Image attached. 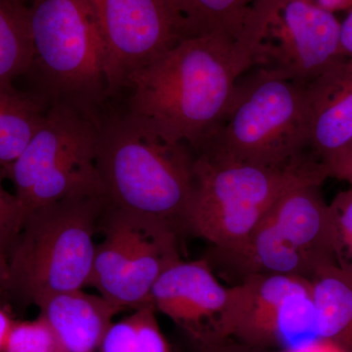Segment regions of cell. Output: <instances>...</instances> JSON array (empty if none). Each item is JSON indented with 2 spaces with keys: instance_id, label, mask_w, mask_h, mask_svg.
I'll use <instances>...</instances> for the list:
<instances>
[{
  "instance_id": "1",
  "label": "cell",
  "mask_w": 352,
  "mask_h": 352,
  "mask_svg": "<svg viewBox=\"0 0 352 352\" xmlns=\"http://www.w3.org/2000/svg\"><path fill=\"white\" fill-rule=\"evenodd\" d=\"M252 68L251 51L242 39L191 36L131 76L124 108L164 138L195 151L223 117L240 78Z\"/></svg>"
},
{
  "instance_id": "2",
  "label": "cell",
  "mask_w": 352,
  "mask_h": 352,
  "mask_svg": "<svg viewBox=\"0 0 352 352\" xmlns=\"http://www.w3.org/2000/svg\"><path fill=\"white\" fill-rule=\"evenodd\" d=\"M97 170L110 207L143 215L187 235L194 153L147 122L110 105L97 118Z\"/></svg>"
},
{
  "instance_id": "3",
  "label": "cell",
  "mask_w": 352,
  "mask_h": 352,
  "mask_svg": "<svg viewBox=\"0 0 352 352\" xmlns=\"http://www.w3.org/2000/svg\"><path fill=\"white\" fill-rule=\"evenodd\" d=\"M32 94L97 118L111 101L107 51L87 0H32Z\"/></svg>"
},
{
  "instance_id": "4",
  "label": "cell",
  "mask_w": 352,
  "mask_h": 352,
  "mask_svg": "<svg viewBox=\"0 0 352 352\" xmlns=\"http://www.w3.org/2000/svg\"><path fill=\"white\" fill-rule=\"evenodd\" d=\"M105 196L78 195L25 215L7 252V292L38 305L51 296L83 289L94 267Z\"/></svg>"
},
{
  "instance_id": "5",
  "label": "cell",
  "mask_w": 352,
  "mask_h": 352,
  "mask_svg": "<svg viewBox=\"0 0 352 352\" xmlns=\"http://www.w3.org/2000/svg\"><path fill=\"white\" fill-rule=\"evenodd\" d=\"M254 69L239 80L219 124L193 152L270 168L311 159L307 153V85Z\"/></svg>"
},
{
  "instance_id": "6",
  "label": "cell",
  "mask_w": 352,
  "mask_h": 352,
  "mask_svg": "<svg viewBox=\"0 0 352 352\" xmlns=\"http://www.w3.org/2000/svg\"><path fill=\"white\" fill-rule=\"evenodd\" d=\"M193 173L187 235L207 241L215 249L243 244L289 187L305 180L324 182L328 178L311 159L270 168L223 161L201 153H194Z\"/></svg>"
},
{
  "instance_id": "7",
  "label": "cell",
  "mask_w": 352,
  "mask_h": 352,
  "mask_svg": "<svg viewBox=\"0 0 352 352\" xmlns=\"http://www.w3.org/2000/svg\"><path fill=\"white\" fill-rule=\"evenodd\" d=\"M97 118L66 106L47 109L24 151L2 173L12 182L22 219L69 197L105 196L97 170Z\"/></svg>"
},
{
  "instance_id": "8",
  "label": "cell",
  "mask_w": 352,
  "mask_h": 352,
  "mask_svg": "<svg viewBox=\"0 0 352 352\" xmlns=\"http://www.w3.org/2000/svg\"><path fill=\"white\" fill-rule=\"evenodd\" d=\"M239 38L254 68L303 85L344 58L340 21L309 0H256Z\"/></svg>"
},
{
  "instance_id": "9",
  "label": "cell",
  "mask_w": 352,
  "mask_h": 352,
  "mask_svg": "<svg viewBox=\"0 0 352 352\" xmlns=\"http://www.w3.org/2000/svg\"><path fill=\"white\" fill-rule=\"evenodd\" d=\"M88 286L124 310L153 305L152 289L168 266L182 259L179 235L156 220L106 204Z\"/></svg>"
},
{
  "instance_id": "10",
  "label": "cell",
  "mask_w": 352,
  "mask_h": 352,
  "mask_svg": "<svg viewBox=\"0 0 352 352\" xmlns=\"http://www.w3.org/2000/svg\"><path fill=\"white\" fill-rule=\"evenodd\" d=\"M219 337L275 351H295L317 342L310 280L254 275L229 286Z\"/></svg>"
},
{
  "instance_id": "11",
  "label": "cell",
  "mask_w": 352,
  "mask_h": 352,
  "mask_svg": "<svg viewBox=\"0 0 352 352\" xmlns=\"http://www.w3.org/2000/svg\"><path fill=\"white\" fill-rule=\"evenodd\" d=\"M107 51L111 100L131 76L195 36L173 0H87Z\"/></svg>"
},
{
  "instance_id": "12",
  "label": "cell",
  "mask_w": 352,
  "mask_h": 352,
  "mask_svg": "<svg viewBox=\"0 0 352 352\" xmlns=\"http://www.w3.org/2000/svg\"><path fill=\"white\" fill-rule=\"evenodd\" d=\"M228 287L219 283L207 259L175 261L152 289L157 312L175 324L180 333L219 336Z\"/></svg>"
},
{
  "instance_id": "13",
  "label": "cell",
  "mask_w": 352,
  "mask_h": 352,
  "mask_svg": "<svg viewBox=\"0 0 352 352\" xmlns=\"http://www.w3.org/2000/svg\"><path fill=\"white\" fill-rule=\"evenodd\" d=\"M308 156L330 171L352 145V59L344 58L307 85Z\"/></svg>"
},
{
  "instance_id": "14",
  "label": "cell",
  "mask_w": 352,
  "mask_h": 352,
  "mask_svg": "<svg viewBox=\"0 0 352 352\" xmlns=\"http://www.w3.org/2000/svg\"><path fill=\"white\" fill-rule=\"evenodd\" d=\"M321 180L296 183L282 194L265 219L278 235L307 263L311 278L337 265L330 208L322 196Z\"/></svg>"
},
{
  "instance_id": "15",
  "label": "cell",
  "mask_w": 352,
  "mask_h": 352,
  "mask_svg": "<svg viewBox=\"0 0 352 352\" xmlns=\"http://www.w3.org/2000/svg\"><path fill=\"white\" fill-rule=\"evenodd\" d=\"M62 352H97L102 340L122 310L100 295L83 289L51 296L38 305Z\"/></svg>"
},
{
  "instance_id": "16",
  "label": "cell",
  "mask_w": 352,
  "mask_h": 352,
  "mask_svg": "<svg viewBox=\"0 0 352 352\" xmlns=\"http://www.w3.org/2000/svg\"><path fill=\"white\" fill-rule=\"evenodd\" d=\"M319 340L352 352V273L326 266L310 279Z\"/></svg>"
},
{
  "instance_id": "17",
  "label": "cell",
  "mask_w": 352,
  "mask_h": 352,
  "mask_svg": "<svg viewBox=\"0 0 352 352\" xmlns=\"http://www.w3.org/2000/svg\"><path fill=\"white\" fill-rule=\"evenodd\" d=\"M48 107L32 92L0 87V170L17 160L38 131Z\"/></svg>"
},
{
  "instance_id": "18",
  "label": "cell",
  "mask_w": 352,
  "mask_h": 352,
  "mask_svg": "<svg viewBox=\"0 0 352 352\" xmlns=\"http://www.w3.org/2000/svg\"><path fill=\"white\" fill-rule=\"evenodd\" d=\"M34 59L29 6L21 0H0V87L31 69Z\"/></svg>"
},
{
  "instance_id": "19",
  "label": "cell",
  "mask_w": 352,
  "mask_h": 352,
  "mask_svg": "<svg viewBox=\"0 0 352 352\" xmlns=\"http://www.w3.org/2000/svg\"><path fill=\"white\" fill-rule=\"evenodd\" d=\"M195 36L217 34L237 41L256 0H173Z\"/></svg>"
},
{
  "instance_id": "20",
  "label": "cell",
  "mask_w": 352,
  "mask_h": 352,
  "mask_svg": "<svg viewBox=\"0 0 352 352\" xmlns=\"http://www.w3.org/2000/svg\"><path fill=\"white\" fill-rule=\"evenodd\" d=\"M154 305L113 321L97 352H173L157 319Z\"/></svg>"
},
{
  "instance_id": "21",
  "label": "cell",
  "mask_w": 352,
  "mask_h": 352,
  "mask_svg": "<svg viewBox=\"0 0 352 352\" xmlns=\"http://www.w3.org/2000/svg\"><path fill=\"white\" fill-rule=\"evenodd\" d=\"M4 352H62L59 342L43 317L15 321Z\"/></svg>"
},
{
  "instance_id": "22",
  "label": "cell",
  "mask_w": 352,
  "mask_h": 352,
  "mask_svg": "<svg viewBox=\"0 0 352 352\" xmlns=\"http://www.w3.org/2000/svg\"><path fill=\"white\" fill-rule=\"evenodd\" d=\"M329 208L333 220L337 265L352 273V188L338 194Z\"/></svg>"
},
{
  "instance_id": "23",
  "label": "cell",
  "mask_w": 352,
  "mask_h": 352,
  "mask_svg": "<svg viewBox=\"0 0 352 352\" xmlns=\"http://www.w3.org/2000/svg\"><path fill=\"white\" fill-rule=\"evenodd\" d=\"M186 352H280L249 346L232 337L179 333Z\"/></svg>"
},
{
  "instance_id": "24",
  "label": "cell",
  "mask_w": 352,
  "mask_h": 352,
  "mask_svg": "<svg viewBox=\"0 0 352 352\" xmlns=\"http://www.w3.org/2000/svg\"><path fill=\"white\" fill-rule=\"evenodd\" d=\"M3 173L0 170V245L8 252L22 226V214L15 194L3 186Z\"/></svg>"
},
{
  "instance_id": "25",
  "label": "cell",
  "mask_w": 352,
  "mask_h": 352,
  "mask_svg": "<svg viewBox=\"0 0 352 352\" xmlns=\"http://www.w3.org/2000/svg\"><path fill=\"white\" fill-rule=\"evenodd\" d=\"M340 47L344 57L352 59V9L340 23Z\"/></svg>"
},
{
  "instance_id": "26",
  "label": "cell",
  "mask_w": 352,
  "mask_h": 352,
  "mask_svg": "<svg viewBox=\"0 0 352 352\" xmlns=\"http://www.w3.org/2000/svg\"><path fill=\"white\" fill-rule=\"evenodd\" d=\"M329 177L337 178L351 183L352 186V145L346 154L330 171Z\"/></svg>"
},
{
  "instance_id": "27",
  "label": "cell",
  "mask_w": 352,
  "mask_h": 352,
  "mask_svg": "<svg viewBox=\"0 0 352 352\" xmlns=\"http://www.w3.org/2000/svg\"><path fill=\"white\" fill-rule=\"evenodd\" d=\"M11 314L0 303V352L6 351L7 340L15 323Z\"/></svg>"
},
{
  "instance_id": "28",
  "label": "cell",
  "mask_w": 352,
  "mask_h": 352,
  "mask_svg": "<svg viewBox=\"0 0 352 352\" xmlns=\"http://www.w3.org/2000/svg\"><path fill=\"white\" fill-rule=\"evenodd\" d=\"M309 1L333 14L340 11H349L352 9V0H309Z\"/></svg>"
},
{
  "instance_id": "29",
  "label": "cell",
  "mask_w": 352,
  "mask_h": 352,
  "mask_svg": "<svg viewBox=\"0 0 352 352\" xmlns=\"http://www.w3.org/2000/svg\"><path fill=\"white\" fill-rule=\"evenodd\" d=\"M10 279V270H9L8 254L7 249L0 245V293L7 292Z\"/></svg>"
}]
</instances>
